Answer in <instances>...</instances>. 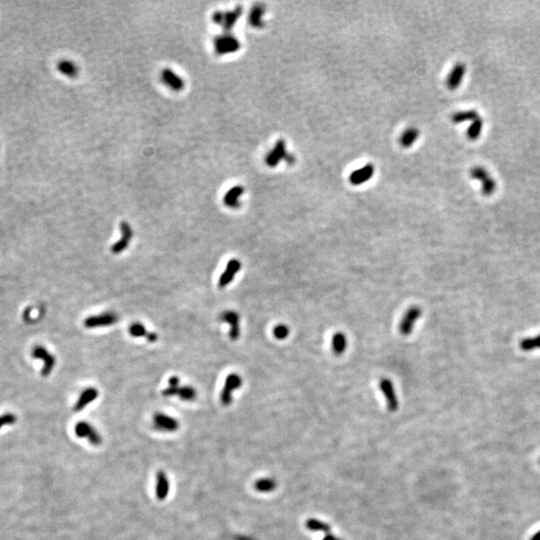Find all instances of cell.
Here are the masks:
<instances>
[{
    "instance_id": "obj_13",
    "label": "cell",
    "mask_w": 540,
    "mask_h": 540,
    "mask_svg": "<svg viewBox=\"0 0 540 540\" xmlns=\"http://www.w3.org/2000/svg\"><path fill=\"white\" fill-rule=\"evenodd\" d=\"M240 268H241V262H240L238 259L229 260L223 273L219 278V281H218L219 288H224L228 284H230L234 279L235 275L239 272Z\"/></svg>"
},
{
    "instance_id": "obj_6",
    "label": "cell",
    "mask_w": 540,
    "mask_h": 540,
    "mask_svg": "<svg viewBox=\"0 0 540 540\" xmlns=\"http://www.w3.org/2000/svg\"><path fill=\"white\" fill-rule=\"evenodd\" d=\"M287 154L286 142L283 139H279L276 141L274 147L265 156V163L267 166L273 168L277 166L280 161L284 160Z\"/></svg>"
},
{
    "instance_id": "obj_24",
    "label": "cell",
    "mask_w": 540,
    "mask_h": 540,
    "mask_svg": "<svg viewBox=\"0 0 540 540\" xmlns=\"http://www.w3.org/2000/svg\"><path fill=\"white\" fill-rule=\"evenodd\" d=\"M479 117L478 112L476 110H465V111H458L455 112L451 116V121L453 123H462L466 121H474L475 119Z\"/></svg>"
},
{
    "instance_id": "obj_23",
    "label": "cell",
    "mask_w": 540,
    "mask_h": 540,
    "mask_svg": "<svg viewBox=\"0 0 540 540\" xmlns=\"http://www.w3.org/2000/svg\"><path fill=\"white\" fill-rule=\"evenodd\" d=\"M419 137V130L415 127L407 128L400 136V145L403 148L411 147Z\"/></svg>"
},
{
    "instance_id": "obj_27",
    "label": "cell",
    "mask_w": 540,
    "mask_h": 540,
    "mask_svg": "<svg viewBox=\"0 0 540 540\" xmlns=\"http://www.w3.org/2000/svg\"><path fill=\"white\" fill-rule=\"evenodd\" d=\"M176 395L184 401H192L196 398L197 393H196V390L192 386L185 385V386H179Z\"/></svg>"
},
{
    "instance_id": "obj_7",
    "label": "cell",
    "mask_w": 540,
    "mask_h": 540,
    "mask_svg": "<svg viewBox=\"0 0 540 540\" xmlns=\"http://www.w3.org/2000/svg\"><path fill=\"white\" fill-rule=\"evenodd\" d=\"M379 387L386 399L388 409L392 412L396 411L398 409V398L392 381L388 378H382L379 381Z\"/></svg>"
},
{
    "instance_id": "obj_19",
    "label": "cell",
    "mask_w": 540,
    "mask_h": 540,
    "mask_svg": "<svg viewBox=\"0 0 540 540\" xmlns=\"http://www.w3.org/2000/svg\"><path fill=\"white\" fill-rule=\"evenodd\" d=\"M244 193V188L241 185H236L230 188L223 197L224 204L232 209H237L240 206L239 198Z\"/></svg>"
},
{
    "instance_id": "obj_32",
    "label": "cell",
    "mask_w": 540,
    "mask_h": 540,
    "mask_svg": "<svg viewBox=\"0 0 540 540\" xmlns=\"http://www.w3.org/2000/svg\"><path fill=\"white\" fill-rule=\"evenodd\" d=\"M306 527L311 531H323L328 532L330 530V527L328 524L321 522L317 519H308L306 521Z\"/></svg>"
},
{
    "instance_id": "obj_25",
    "label": "cell",
    "mask_w": 540,
    "mask_h": 540,
    "mask_svg": "<svg viewBox=\"0 0 540 540\" xmlns=\"http://www.w3.org/2000/svg\"><path fill=\"white\" fill-rule=\"evenodd\" d=\"M58 70L67 77H75L78 74V67L70 60H61L57 64Z\"/></svg>"
},
{
    "instance_id": "obj_26",
    "label": "cell",
    "mask_w": 540,
    "mask_h": 540,
    "mask_svg": "<svg viewBox=\"0 0 540 540\" xmlns=\"http://www.w3.org/2000/svg\"><path fill=\"white\" fill-rule=\"evenodd\" d=\"M482 127H483V120L480 117H478L477 119L474 120V121H472V123L468 127L467 132H466L467 138L469 140L478 139L480 133H481V131H482Z\"/></svg>"
},
{
    "instance_id": "obj_22",
    "label": "cell",
    "mask_w": 540,
    "mask_h": 540,
    "mask_svg": "<svg viewBox=\"0 0 540 540\" xmlns=\"http://www.w3.org/2000/svg\"><path fill=\"white\" fill-rule=\"evenodd\" d=\"M347 347V338L343 332H336L331 338V348L336 355L342 354Z\"/></svg>"
},
{
    "instance_id": "obj_12",
    "label": "cell",
    "mask_w": 540,
    "mask_h": 540,
    "mask_svg": "<svg viewBox=\"0 0 540 540\" xmlns=\"http://www.w3.org/2000/svg\"><path fill=\"white\" fill-rule=\"evenodd\" d=\"M220 319L230 325L229 337L231 340L235 341L240 336V325H239V314L233 310H225L221 313Z\"/></svg>"
},
{
    "instance_id": "obj_36",
    "label": "cell",
    "mask_w": 540,
    "mask_h": 540,
    "mask_svg": "<svg viewBox=\"0 0 540 540\" xmlns=\"http://www.w3.org/2000/svg\"><path fill=\"white\" fill-rule=\"evenodd\" d=\"M284 161H286V162H287L288 164L292 165V164H293V163L295 162V158H294V156H293L292 154H289V153H288V154L286 155V157H285Z\"/></svg>"
},
{
    "instance_id": "obj_38",
    "label": "cell",
    "mask_w": 540,
    "mask_h": 540,
    "mask_svg": "<svg viewBox=\"0 0 540 540\" xmlns=\"http://www.w3.org/2000/svg\"><path fill=\"white\" fill-rule=\"evenodd\" d=\"M531 540H540V530L534 534V536L531 538Z\"/></svg>"
},
{
    "instance_id": "obj_3",
    "label": "cell",
    "mask_w": 540,
    "mask_h": 540,
    "mask_svg": "<svg viewBox=\"0 0 540 540\" xmlns=\"http://www.w3.org/2000/svg\"><path fill=\"white\" fill-rule=\"evenodd\" d=\"M214 47L218 55H224L238 51L240 42L232 34L226 32L214 39Z\"/></svg>"
},
{
    "instance_id": "obj_29",
    "label": "cell",
    "mask_w": 540,
    "mask_h": 540,
    "mask_svg": "<svg viewBox=\"0 0 540 540\" xmlns=\"http://www.w3.org/2000/svg\"><path fill=\"white\" fill-rule=\"evenodd\" d=\"M275 485L276 484H275V482L273 481L272 479L263 478V479L257 480V481L254 484V487L259 492H270V491L274 490Z\"/></svg>"
},
{
    "instance_id": "obj_9",
    "label": "cell",
    "mask_w": 540,
    "mask_h": 540,
    "mask_svg": "<svg viewBox=\"0 0 540 540\" xmlns=\"http://www.w3.org/2000/svg\"><path fill=\"white\" fill-rule=\"evenodd\" d=\"M118 321V316L114 312L107 311L97 315H91L84 320V326L87 328H96L110 326Z\"/></svg>"
},
{
    "instance_id": "obj_2",
    "label": "cell",
    "mask_w": 540,
    "mask_h": 540,
    "mask_svg": "<svg viewBox=\"0 0 540 540\" xmlns=\"http://www.w3.org/2000/svg\"><path fill=\"white\" fill-rule=\"evenodd\" d=\"M241 14H242V7L237 6L231 11L215 12L213 14L212 19L216 24L222 26L225 31H229V30H231L234 27V25L236 24L240 16H241Z\"/></svg>"
},
{
    "instance_id": "obj_17",
    "label": "cell",
    "mask_w": 540,
    "mask_h": 540,
    "mask_svg": "<svg viewBox=\"0 0 540 540\" xmlns=\"http://www.w3.org/2000/svg\"><path fill=\"white\" fill-rule=\"evenodd\" d=\"M161 80L173 91H181L184 88L183 79L169 68H165L161 71Z\"/></svg>"
},
{
    "instance_id": "obj_20",
    "label": "cell",
    "mask_w": 540,
    "mask_h": 540,
    "mask_svg": "<svg viewBox=\"0 0 540 540\" xmlns=\"http://www.w3.org/2000/svg\"><path fill=\"white\" fill-rule=\"evenodd\" d=\"M156 497L158 500H164L169 492V481L164 471L160 470L156 474Z\"/></svg>"
},
{
    "instance_id": "obj_28",
    "label": "cell",
    "mask_w": 540,
    "mask_h": 540,
    "mask_svg": "<svg viewBox=\"0 0 540 540\" xmlns=\"http://www.w3.org/2000/svg\"><path fill=\"white\" fill-rule=\"evenodd\" d=\"M520 349L523 351H532L535 349L540 348V335H537L535 337H529L525 338L520 341L519 343Z\"/></svg>"
},
{
    "instance_id": "obj_37",
    "label": "cell",
    "mask_w": 540,
    "mask_h": 540,
    "mask_svg": "<svg viewBox=\"0 0 540 540\" xmlns=\"http://www.w3.org/2000/svg\"><path fill=\"white\" fill-rule=\"evenodd\" d=\"M322 540H336V539H335V537H334L333 535L328 534V535H326Z\"/></svg>"
},
{
    "instance_id": "obj_18",
    "label": "cell",
    "mask_w": 540,
    "mask_h": 540,
    "mask_svg": "<svg viewBox=\"0 0 540 540\" xmlns=\"http://www.w3.org/2000/svg\"><path fill=\"white\" fill-rule=\"evenodd\" d=\"M98 397V390L94 387H89L83 390L77 402L74 405L75 411L83 410L89 403H91Z\"/></svg>"
},
{
    "instance_id": "obj_21",
    "label": "cell",
    "mask_w": 540,
    "mask_h": 540,
    "mask_svg": "<svg viewBox=\"0 0 540 540\" xmlns=\"http://www.w3.org/2000/svg\"><path fill=\"white\" fill-rule=\"evenodd\" d=\"M265 13V6L263 4L254 5L249 13L248 21L249 24L254 28H263L265 23L263 21V15Z\"/></svg>"
},
{
    "instance_id": "obj_10",
    "label": "cell",
    "mask_w": 540,
    "mask_h": 540,
    "mask_svg": "<svg viewBox=\"0 0 540 540\" xmlns=\"http://www.w3.org/2000/svg\"><path fill=\"white\" fill-rule=\"evenodd\" d=\"M120 232H121V238L111 246V252L113 254H119L124 251L128 247L130 240L133 237V229L126 221L120 223Z\"/></svg>"
},
{
    "instance_id": "obj_5",
    "label": "cell",
    "mask_w": 540,
    "mask_h": 540,
    "mask_svg": "<svg viewBox=\"0 0 540 540\" xmlns=\"http://www.w3.org/2000/svg\"><path fill=\"white\" fill-rule=\"evenodd\" d=\"M242 385V379L237 373H230L224 382L220 394V400L223 405H230L232 402V392Z\"/></svg>"
},
{
    "instance_id": "obj_8",
    "label": "cell",
    "mask_w": 540,
    "mask_h": 540,
    "mask_svg": "<svg viewBox=\"0 0 540 540\" xmlns=\"http://www.w3.org/2000/svg\"><path fill=\"white\" fill-rule=\"evenodd\" d=\"M32 357L42 360L43 362V368L41 370L42 376L46 377L52 372L55 365V357L45 347L41 345L35 346L32 350Z\"/></svg>"
},
{
    "instance_id": "obj_33",
    "label": "cell",
    "mask_w": 540,
    "mask_h": 540,
    "mask_svg": "<svg viewBox=\"0 0 540 540\" xmlns=\"http://www.w3.org/2000/svg\"><path fill=\"white\" fill-rule=\"evenodd\" d=\"M16 421V416L12 413H6L0 416V428L4 425L13 424Z\"/></svg>"
},
{
    "instance_id": "obj_14",
    "label": "cell",
    "mask_w": 540,
    "mask_h": 540,
    "mask_svg": "<svg viewBox=\"0 0 540 540\" xmlns=\"http://www.w3.org/2000/svg\"><path fill=\"white\" fill-rule=\"evenodd\" d=\"M374 174V166L373 164H366L359 168L357 170H354L349 175V181L352 185H361L372 178Z\"/></svg>"
},
{
    "instance_id": "obj_15",
    "label": "cell",
    "mask_w": 540,
    "mask_h": 540,
    "mask_svg": "<svg viewBox=\"0 0 540 540\" xmlns=\"http://www.w3.org/2000/svg\"><path fill=\"white\" fill-rule=\"evenodd\" d=\"M153 425L155 428L162 431H175L179 427V423L175 418L161 412L154 414Z\"/></svg>"
},
{
    "instance_id": "obj_4",
    "label": "cell",
    "mask_w": 540,
    "mask_h": 540,
    "mask_svg": "<svg viewBox=\"0 0 540 540\" xmlns=\"http://www.w3.org/2000/svg\"><path fill=\"white\" fill-rule=\"evenodd\" d=\"M422 311L418 306H411L406 310L404 313L400 323H399V331L402 335L407 336L413 331V327L416 323V321L421 317Z\"/></svg>"
},
{
    "instance_id": "obj_11",
    "label": "cell",
    "mask_w": 540,
    "mask_h": 540,
    "mask_svg": "<svg viewBox=\"0 0 540 540\" xmlns=\"http://www.w3.org/2000/svg\"><path fill=\"white\" fill-rule=\"evenodd\" d=\"M76 436L79 438L87 437L89 442L93 445H99L102 442L101 436L97 433V431L94 429L93 426L90 425L88 422L85 421H79L74 428Z\"/></svg>"
},
{
    "instance_id": "obj_35",
    "label": "cell",
    "mask_w": 540,
    "mask_h": 540,
    "mask_svg": "<svg viewBox=\"0 0 540 540\" xmlns=\"http://www.w3.org/2000/svg\"><path fill=\"white\" fill-rule=\"evenodd\" d=\"M180 379L177 376H171L168 380V386H179Z\"/></svg>"
},
{
    "instance_id": "obj_31",
    "label": "cell",
    "mask_w": 540,
    "mask_h": 540,
    "mask_svg": "<svg viewBox=\"0 0 540 540\" xmlns=\"http://www.w3.org/2000/svg\"><path fill=\"white\" fill-rule=\"evenodd\" d=\"M289 332H290L289 327L286 324H282V323L275 325L272 330L273 336L278 340L286 339L289 335Z\"/></svg>"
},
{
    "instance_id": "obj_30",
    "label": "cell",
    "mask_w": 540,
    "mask_h": 540,
    "mask_svg": "<svg viewBox=\"0 0 540 540\" xmlns=\"http://www.w3.org/2000/svg\"><path fill=\"white\" fill-rule=\"evenodd\" d=\"M128 332L133 337H146L149 331H147L143 324L139 322H134L129 326Z\"/></svg>"
},
{
    "instance_id": "obj_16",
    "label": "cell",
    "mask_w": 540,
    "mask_h": 540,
    "mask_svg": "<svg viewBox=\"0 0 540 540\" xmlns=\"http://www.w3.org/2000/svg\"><path fill=\"white\" fill-rule=\"evenodd\" d=\"M465 71H466V67L464 63L458 62L454 65V67L451 69V71H450L446 81L447 87L450 90H455L460 86L462 79L464 77Z\"/></svg>"
},
{
    "instance_id": "obj_34",
    "label": "cell",
    "mask_w": 540,
    "mask_h": 540,
    "mask_svg": "<svg viewBox=\"0 0 540 540\" xmlns=\"http://www.w3.org/2000/svg\"><path fill=\"white\" fill-rule=\"evenodd\" d=\"M149 342H156L158 340V334L157 333H154V332H148L147 336L145 337Z\"/></svg>"
},
{
    "instance_id": "obj_1",
    "label": "cell",
    "mask_w": 540,
    "mask_h": 540,
    "mask_svg": "<svg viewBox=\"0 0 540 540\" xmlns=\"http://www.w3.org/2000/svg\"><path fill=\"white\" fill-rule=\"evenodd\" d=\"M470 176L471 178L479 180L481 182V190L483 195L490 196L494 193L496 189V182L485 168L481 166L472 167L470 169Z\"/></svg>"
}]
</instances>
